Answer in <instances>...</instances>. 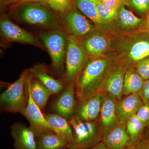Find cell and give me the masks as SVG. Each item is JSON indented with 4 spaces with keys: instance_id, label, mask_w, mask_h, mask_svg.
Here are the masks:
<instances>
[{
    "instance_id": "6da1fadb",
    "label": "cell",
    "mask_w": 149,
    "mask_h": 149,
    "mask_svg": "<svg viewBox=\"0 0 149 149\" xmlns=\"http://www.w3.org/2000/svg\"><path fill=\"white\" fill-rule=\"evenodd\" d=\"M108 64L106 59L98 58L91 61L86 65L77 84V94L79 100L83 101L97 94Z\"/></svg>"
},
{
    "instance_id": "7a4b0ae2",
    "label": "cell",
    "mask_w": 149,
    "mask_h": 149,
    "mask_svg": "<svg viewBox=\"0 0 149 149\" xmlns=\"http://www.w3.org/2000/svg\"><path fill=\"white\" fill-rule=\"evenodd\" d=\"M27 70L22 72L16 81L9 86L0 96L1 109L8 113H21L27 106V98L24 93Z\"/></svg>"
},
{
    "instance_id": "3957f363",
    "label": "cell",
    "mask_w": 149,
    "mask_h": 149,
    "mask_svg": "<svg viewBox=\"0 0 149 149\" xmlns=\"http://www.w3.org/2000/svg\"><path fill=\"white\" fill-rule=\"evenodd\" d=\"M69 122L73 130V141L70 146L87 149L100 142L95 121H84L76 116L71 117Z\"/></svg>"
},
{
    "instance_id": "277c9868",
    "label": "cell",
    "mask_w": 149,
    "mask_h": 149,
    "mask_svg": "<svg viewBox=\"0 0 149 149\" xmlns=\"http://www.w3.org/2000/svg\"><path fill=\"white\" fill-rule=\"evenodd\" d=\"M40 37L50 56L53 66L57 70L60 69L67 47L65 34L61 30L55 29L42 32Z\"/></svg>"
},
{
    "instance_id": "5b68a950",
    "label": "cell",
    "mask_w": 149,
    "mask_h": 149,
    "mask_svg": "<svg viewBox=\"0 0 149 149\" xmlns=\"http://www.w3.org/2000/svg\"><path fill=\"white\" fill-rule=\"evenodd\" d=\"M66 55V80H74L82 69L85 60L86 55L84 48L72 36L67 39Z\"/></svg>"
},
{
    "instance_id": "8992f818",
    "label": "cell",
    "mask_w": 149,
    "mask_h": 149,
    "mask_svg": "<svg viewBox=\"0 0 149 149\" xmlns=\"http://www.w3.org/2000/svg\"><path fill=\"white\" fill-rule=\"evenodd\" d=\"M19 16L22 21L34 25L52 27L58 23L53 15L40 5L24 6L19 12Z\"/></svg>"
},
{
    "instance_id": "52a82bcc",
    "label": "cell",
    "mask_w": 149,
    "mask_h": 149,
    "mask_svg": "<svg viewBox=\"0 0 149 149\" xmlns=\"http://www.w3.org/2000/svg\"><path fill=\"white\" fill-rule=\"evenodd\" d=\"M26 86L27 95V104L21 114L28 120L30 123V127L35 132L36 136L46 131H54L46 120L42 110L32 99L29 88L26 85Z\"/></svg>"
},
{
    "instance_id": "ba28073f",
    "label": "cell",
    "mask_w": 149,
    "mask_h": 149,
    "mask_svg": "<svg viewBox=\"0 0 149 149\" xmlns=\"http://www.w3.org/2000/svg\"><path fill=\"white\" fill-rule=\"evenodd\" d=\"M2 35L11 41L40 47V42L31 34L7 18L2 19L0 22Z\"/></svg>"
},
{
    "instance_id": "9c48e42d",
    "label": "cell",
    "mask_w": 149,
    "mask_h": 149,
    "mask_svg": "<svg viewBox=\"0 0 149 149\" xmlns=\"http://www.w3.org/2000/svg\"><path fill=\"white\" fill-rule=\"evenodd\" d=\"M15 149H37L36 135L31 127L15 123L11 127Z\"/></svg>"
},
{
    "instance_id": "30bf717a",
    "label": "cell",
    "mask_w": 149,
    "mask_h": 149,
    "mask_svg": "<svg viewBox=\"0 0 149 149\" xmlns=\"http://www.w3.org/2000/svg\"><path fill=\"white\" fill-rule=\"evenodd\" d=\"M63 19L70 32L77 37L85 36L93 30V24L85 17L74 10L63 13Z\"/></svg>"
},
{
    "instance_id": "8fae6325",
    "label": "cell",
    "mask_w": 149,
    "mask_h": 149,
    "mask_svg": "<svg viewBox=\"0 0 149 149\" xmlns=\"http://www.w3.org/2000/svg\"><path fill=\"white\" fill-rule=\"evenodd\" d=\"M143 104L139 94L137 93L128 95L125 98L116 103L118 118L121 124L126 123L132 116L136 114Z\"/></svg>"
},
{
    "instance_id": "7c38bea8",
    "label": "cell",
    "mask_w": 149,
    "mask_h": 149,
    "mask_svg": "<svg viewBox=\"0 0 149 149\" xmlns=\"http://www.w3.org/2000/svg\"><path fill=\"white\" fill-rule=\"evenodd\" d=\"M75 105L73 85L70 84L62 92L54 102L52 107L56 114L67 119L73 114Z\"/></svg>"
},
{
    "instance_id": "4fadbf2b",
    "label": "cell",
    "mask_w": 149,
    "mask_h": 149,
    "mask_svg": "<svg viewBox=\"0 0 149 149\" xmlns=\"http://www.w3.org/2000/svg\"><path fill=\"white\" fill-rule=\"evenodd\" d=\"M102 142L108 149H123L132 146L126 128L121 125L114 127L106 132Z\"/></svg>"
},
{
    "instance_id": "5bb4252c",
    "label": "cell",
    "mask_w": 149,
    "mask_h": 149,
    "mask_svg": "<svg viewBox=\"0 0 149 149\" xmlns=\"http://www.w3.org/2000/svg\"><path fill=\"white\" fill-rule=\"evenodd\" d=\"M102 97L101 93H97L83 101L78 110V116L86 121H92L97 118L100 113Z\"/></svg>"
},
{
    "instance_id": "9a60e30c",
    "label": "cell",
    "mask_w": 149,
    "mask_h": 149,
    "mask_svg": "<svg viewBox=\"0 0 149 149\" xmlns=\"http://www.w3.org/2000/svg\"><path fill=\"white\" fill-rule=\"evenodd\" d=\"M37 149H66L70 146L64 137L52 131L40 133L36 136Z\"/></svg>"
},
{
    "instance_id": "2e32d148",
    "label": "cell",
    "mask_w": 149,
    "mask_h": 149,
    "mask_svg": "<svg viewBox=\"0 0 149 149\" xmlns=\"http://www.w3.org/2000/svg\"><path fill=\"white\" fill-rule=\"evenodd\" d=\"M32 75L27 73L26 85L29 88L34 101L41 110L44 109L49 98L52 95L50 91L39 80H33Z\"/></svg>"
},
{
    "instance_id": "e0dca14e",
    "label": "cell",
    "mask_w": 149,
    "mask_h": 149,
    "mask_svg": "<svg viewBox=\"0 0 149 149\" xmlns=\"http://www.w3.org/2000/svg\"><path fill=\"white\" fill-rule=\"evenodd\" d=\"M115 98L108 96L103 99L101 109L102 125L106 132L113 128L117 122L118 118Z\"/></svg>"
},
{
    "instance_id": "ac0fdd59",
    "label": "cell",
    "mask_w": 149,
    "mask_h": 149,
    "mask_svg": "<svg viewBox=\"0 0 149 149\" xmlns=\"http://www.w3.org/2000/svg\"><path fill=\"white\" fill-rule=\"evenodd\" d=\"M46 120L54 131L68 141L70 146L73 141V132L69 121L66 118L56 114H49L45 116Z\"/></svg>"
},
{
    "instance_id": "d6986e66",
    "label": "cell",
    "mask_w": 149,
    "mask_h": 149,
    "mask_svg": "<svg viewBox=\"0 0 149 149\" xmlns=\"http://www.w3.org/2000/svg\"><path fill=\"white\" fill-rule=\"evenodd\" d=\"M29 72L47 88L52 95L58 94L63 89V83L49 75L42 66L32 67L29 70Z\"/></svg>"
},
{
    "instance_id": "ffe728a7",
    "label": "cell",
    "mask_w": 149,
    "mask_h": 149,
    "mask_svg": "<svg viewBox=\"0 0 149 149\" xmlns=\"http://www.w3.org/2000/svg\"><path fill=\"white\" fill-rule=\"evenodd\" d=\"M128 56L132 61L139 62L149 57V32L147 31L129 48Z\"/></svg>"
},
{
    "instance_id": "44dd1931",
    "label": "cell",
    "mask_w": 149,
    "mask_h": 149,
    "mask_svg": "<svg viewBox=\"0 0 149 149\" xmlns=\"http://www.w3.org/2000/svg\"><path fill=\"white\" fill-rule=\"evenodd\" d=\"M75 3L78 9L96 25L105 28L107 23L99 16L95 0H75Z\"/></svg>"
},
{
    "instance_id": "7402d4cb",
    "label": "cell",
    "mask_w": 149,
    "mask_h": 149,
    "mask_svg": "<svg viewBox=\"0 0 149 149\" xmlns=\"http://www.w3.org/2000/svg\"><path fill=\"white\" fill-rule=\"evenodd\" d=\"M83 46L90 56L96 57L102 54L107 50L108 42L104 37L95 35L87 38L83 42Z\"/></svg>"
},
{
    "instance_id": "603a6c76",
    "label": "cell",
    "mask_w": 149,
    "mask_h": 149,
    "mask_svg": "<svg viewBox=\"0 0 149 149\" xmlns=\"http://www.w3.org/2000/svg\"><path fill=\"white\" fill-rule=\"evenodd\" d=\"M124 78L123 71L118 70L113 72L107 81L106 90L115 98L120 99L123 93Z\"/></svg>"
},
{
    "instance_id": "cb8c5ba5",
    "label": "cell",
    "mask_w": 149,
    "mask_h": 149,
    "mask_svg": "<svg viewBox=\"0 0 149 149\" xmlns=\"http://www.w3.org/2000/svg\"><path fill=\"white\" fill-rule=\"evenodd\" d=\"M145 81L138 73L126 72L124 76L123 93L125 95L139 94L143 86Z\"/></svg>"
},
{
    "instance_id": "d4e9b609",
    "label": "cell",
    "mask_w": 149,
    "mask_h": 149,
    "mask_svg": "<svg viewBox=\"0 0 149 149\" xmlns=\"http://www.w3.org/2000/svg\"><path fill=\"white\" fill-rule=\"evenodd\" d=\"M146 128L136 114L133 115L126 123V130L130 138L132 146L144 138V128Z\"/></svg>"
},
{
    "instance_id": "484cf974",
    "label": "cell",
    "mask_w": 149,
    "mask_h": 149,
    "mask_svg": "<svg viewBox=\"0 0 149 149\" xmlns=\"http://www.w3.org/2000/svg\"><path fill=\"white\" fill-rule=\"evenodd\" d=\"M119 17L122 25L127 27H133L139 26L144 21L143 18L137 17L132 12L126 9L123 6L120 8Z\"/></svg>"
},
{
    "instance_id": "4316f807",
    "label": "cell",
    "mask_w": 149,
    "mask_h": 149,
    "mask_svg": "<svg viewBox=\"0 0 149 149\" xmlns=\"http://www.w3.org/2000/svg\"><path fill=\"white\" fill-rule=\"evenodd\" d=\"M96 4L99 16L104 22L107 23L117 18V9L108 7L104 5L101 1H96Z\"/></svg>"
},
{
    "instance_id": "83f0119b",
    "label": "cell",
    "mask_w": 149,
    "mask_h": 149,
    "mask_svg": "<svg viewBox=\"0 0 149 149\" xmlns=\"http://www.w3.org/2000/svg\"><path fill=\"white\" fill-rule=\"evenodd\" d=\"M72 0H47V3L54 10L64 13L69 10Z\"/></svg>"
},
{
    "instance_id": "f1b7e54d",
    "label": "cell",
    "mask_w": 149,
    "mask_h": 149,
    "mask_svg": "<svg viewBox=\"0 0 149 149\" xmlns=\"http://www.w3.org/2000/svg\"><path fill=\"white\" fill-rule=\"evenodd\" d=\"M146 128L149 127V103L143 104L136 113Z\"/></svg>"
},
{
    "instance_id": "f546056e",
    "label": "cell",
    "mask_w": 149,
    "mask_h": 149,
    "mask_svg": "<svg viewBox=\"0 0 149 149\" xmlns=\"http://www.w3.org/2000/svg\"><path fill=\"white\" fill-rule=\"evenodd\" d=\"M137 71V73L144 80L149 79V57L139 62Z\"/></svg>"
},
{
    "instance_id": "4dcf8cb0",
    "label": "cell",
    "mask_w": 149,
    "mask_h": 149,
    "mask_svg": "<svg viewBox=\"0 0 149 149\" xmlns=\"http://www.w3.org/2000/svg\"><path fill=\"white\" fill-rule=\"evenodd\" d=\"M131 4L141 13H148L149 10V0H131Z\"/></svg>"
},
{
    "instance_id": "1f68e13d",
    "label": "cell",
    "mask_w": 149,
    "mask_h": 149,
    "mask_svg": "<svg viewBox=\"0 0 149 149\" xmlns=\"http://www.w3.org/2000/svg\"><path fill=\"white\" fill-rule=\"evenodd\" d=\"M139 94L143 103H149V79L145 80L143 86Z\"/></svg>"
},
{
    "instance_id": "d6a6232c",
    "label": "cell",
    "mask_w": 149,
    "mask_h": 149,
    "mask_svg": "<svg viewBox=\"0 0 149 149\" xmlns=\"http://www.w3.org/2000/svg\"><path fill=\"white\" fill-rule=\"evenodd\" d=\"M133 146L134 149H149V138L144 137Z\"/></svg>"
},
{
    "instance_id": "836d02e7",
    "label": "cell",
    "mask_w": 149,
    "mask_h": 149,
    "mask_svg": "<svg viewBox=\"0 0 149 149\" xmlns=\"http://www.w3.org/2000/svg\"><path fill=\"white\" fill-rule=\"evenodd\" d=\"M101 1L108 7L118 10L120 6L121 0H102Z\"/></svg>"
},
{
    "instance_id": "e575fe53",
    "label": "cell",
    "mask_w": 149,
    "mask_h": 149,
    "mask_svg": "<svg viewBox=\"0 0 149 149\" xmlns=\"http://www.w3.org/2000/svg\"><path fill=\"white\" fill-rule=\"evenodd\" d=\"M87 149H108V148L102 142H100L96 144L95 146Z\"/></svg>"
},
{
    "instance_id": "d590c367",
    "label": "cell",
    "mask_w": 149,
    "mask_h": 149,
    "mask_svg": "<svg viewBox=\"0 0 149 149\" xmlns=\"http://www.w3.org/2000/svg\"><path fill=\"white\" fill-rule=\"evenodd\" d=\"M145 28L146 29L147 31L149 32V10L147 13L146 17L145 20V23H144Z\"/></svg>"
},
{
    "instance_id": "8d00e7d4",
    "label": "cell",
    "mask_w": 149,
    "mask_h": 149,
    "mask_svg": "<svg viewBox=\"0 0 149 149\" xmlns=\"http://www.w3.org/2000/svg\"><path fill=\"white\" fill-rule=\"evenodd\" d=\"M24 2H39L42 4H45L47 3V0H22Z\"/></svg>"
},
{
    "instance_id": "74e56055",
    "label": "cell",
    "mask_w": 149,
    "mask_h": 149,
    "mask_svg": "<svg viewBox=\"0 0 149 149\" xmlns=\"http://www.w3.org/2000/svg\"><path fill=\"white\" fill-rule=\"evenodd\" d=\"M22 0H3V3L4 4H9L17 2Z\"/></svg>"
},
{
    "instance_id": "f35d334b",
    "label": "cell",
    "mask_w": 149,
    "mask_h": 149,
    "mask_svg": "<svg viewBox=\"0 0 149 149\" xmlns=\"http://www.w3.org/2000/svg\"><path fill=\"white\" fill-rule=\"evenodd\" d=\"M66 149H81L80 148H77V147H73V146H70L68 148H67Z\"/></svg>"
},
{
    "instance_id": "ab89813d",
    "label": "cell",
    "mask_w": 149,
    "mask_h": 149,
    "mask_svg": "<svg viewBox=\"0 0 149 149\" xmlns=\"http://www.w3.org/2000/svg\"><path fill=\"white\" fill-rule=\"evenodd\" d=\"M123 149H134V146H133H133H129L126 147V148Z\"/></svg>"
},
{
    "instance_id": "60d3db41",
    "label": "cell",
    "mask_w": 149,
    "mask_h": 149,
    "mask_svg": "<svg viewBox=\"0 0 149 149\" xmlns=\"http://www.w3.org/2000/svg\"><path fill=\"white\" fill-rule=\"evenodd\" d=\"M148 128V132H147L146 136H144V137H147V138H149V127Z\"/></svg>"
},
{
    "instance_id": "b9f144b4",
    "label": "cell",
    "mask_w": 149,
    "mask_h": 149,
    "mask_svg": "<svg viewBox=\"0 0 149 149\" xmlns=\"http://www.w3.org/2000/svg\"><path fill=\"white\" fill-rule=\"evenodd\" d=\"M96 1H101L102 0H95Z\"/></svg>"
},
{
    "instance_id": "7bdbcfd3",
    "label": "cell",
    "mask_w": 149,
    "mask_h": 149,
    "mask_svg": "<svg viewBox=\"0 0 149 149\" xmlns=\"http://www.w3.org/2000/svg\"><path fill=\"white\" fill-rule=\"evenodd\" d=\"M122 1H127V0H122Z\"/></svg>"
}]
</instances>
